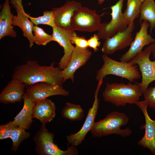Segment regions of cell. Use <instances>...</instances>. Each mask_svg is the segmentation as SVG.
I'll list each match as a JSON object with an SVG mask.
<instances>
[{"instance_id":"obj_11","label":"cell","mask_w":155,"mask_h":155,"mask_svg":"<svg viewBox=\"0 0 155 155\" xmlns=\"http://www.w3.org/2000/svg\"><path fill=\"white\" fill-rule=\"evenodd\" d=\"M140 24V30L136 32L135 38L131 42L128 50L120 58L121 61L128 62L141 52L144 47L154 42V38L148 33L149 25L148 21L144 20Z\"/></svg>"},{"instance_id":"obj_15","label":"cell","mask_w":155,"mask_h":155,"mask_svg":"<svg viewBox=\"0 0 155 155\" xmlns=\"http://www.w3.org/2000/svg\"><path fill=\"white\" fill-rule=\"evenodd\" d=\"M9 2L15 9L17 14L16 16H14L12 25L21 28L24 36L28 40L29 46L31 48L34 43V35L32 33L34 24L29 20V16L24 10L22 0H10Z\"/></svg>"},{"instance_id":"obj_26","label":"cell","mask_w":155,"mask_h":155,"mask_svg":"<svg viewBox=\"0 0 155 155\" xmlns=\"http://www.w3.org/2000/svg\"><path fill=\"white\" fill-rule=\"evenodd\" d=\"M30 21L37 26L39 24H44L49 26L52 28L56 26L54 13L53 10L45 11L43 15L38 17L34 18L29 16Z\"/></svg>"},{"instance_id":"obj_6","label":"cell","mask_w":155,"mask_h":155,"mask_svg":"<svg viewBox=\"0 0 155 155\" xmlns=\"http://www.w3.org/2000/svg\"><path fill=\"white\" fill-rule=\"evenodd\" d=\"M102 16L96 10L82 6L74 12L71 18V30L89 32L98 31L102 24Z\"/></svg>"},{"instance_id":"obj_22","label":"cell","mask_w":155,"mask_h":155,"mask_svg":"<svg viewBox=\"0 0 155 155\" xmlns=\"http://www.w3.org/2000/svg\"><path fill=\"white\" fill-rule=\"evenodd\" d=\"M139 20L140 24L144 20L148 21L151 33L155 29V1L145 0L142 3Z\"/></svg>"},{"instance_id":"obj_19","label":"cell","mask_w":155,"mask_h":155,"mask_svg":"<svg viewBox=\"0 0 155 155\" xmlns=\"http://www.w3.org/2000/svg\"><path fill=\"white\" fill-rule=\"evenodd\" d=\"M23 98V107L14 117L12 123L16 127H22L26 130L29 129L33 121V111L36 102L31 99L25 92Z\"/></svg>"},{"instance_id":"obj_31","label":"cell","mask_w":155,"mask_h":155,"mask_svg":"<svg viewBox=\"0 0 155 155\" xmlns=\"http://www.w3.org/2000/svg\"><path fill=\"white\" fill-rule=\"evenodd\" d=\"M99 38L97 34H94L93 36L88 40V47L93 49L95 52L98 50V47L101 44L99 41Z\"/></svg>"},{"instance_id":"obj_18","label":"cell","mask_w":155,"mask_h":155,"mask_svg":"<svg viewBox=\"0 0 155 155\" xmlns=\"http://www.w3.org/2000/svg\"><path fill=\"white\" fill-rule=\"evenodd\" d=\"M26 85L18 79L12 78L0 94V102L6 104L19 102L23 100Z\"/></svg>"},{"instance_id":"obj_16","label":"cell","mask_w":155,"mask_h":155,"mask_svg":"<svg viewBox=\"0 0 155 155\" xmlns=\"http://www.w3.org/2000/svg\"><path fill=\"white\" fill-rule=\"evenodd\" d=\"M91 55V52L88 48L82 49L75 46L67 65L61 70L64 82L69 79L73 82L76 71L86 63Z\"/></svg>"},{"instance_id":"obj_20","label":"cell","mask_w":155,"mask_h":155,"mask_svg":"<svg viewBox=\"0 0 155 155\" xmlns=\"http://www.w3.org/2000/svg\"><path fill=\"white\" fill-rule=\"evenodd\" d=\"M56 107L51 100L46 99L36 102L33 111V117L42 124L51 121L56 115Z\"/></svg>"},{"instance_id":"obj_8","label":"cell","mask_w":155,"mask_h":155,"mask_svg":"<svg viewBox=\"0 0 155 155\" xmlns=\"http://www.w3.org/2000/svg\"><path fill=\"white\" fill-rule=\"evenodd\" d=\"M151 51L148 46L139 53L128 62L133 64H137L141 73L142 80L137 83L143 93L148 88L149 84L155 81V59L151 61L150 56Z\"/></svg>"},{"instance_id":"obj_7","label":"cell","mask_w":155,"mask_h":155,"mask_svg":"<svg viewBox=\"0 0 155 155\" xmlns=\"http://www.w3.org/2000/svg\"><path fill=\"white\" fill-rule=\"evenodd\" d=\"M124 0H119L111 7V19L109 23H102L97 34L99 39L105 40L124 30L128 26L122 12Z\"/></svg>"},{"instance_id":"obj_32","label":"cell","mask_w":155,"mask_h":155,"mask_svg":"<svg viewBox=\"0 0 155 155\" xmlns=\"http://www.w3.org/2000/svg\"><path fill=\"white\" fill-rule=\"evenodd\" d=\"M148 46L151 49L153 58L155 59V42L149 45Z\"/></svg>"},{"instance_id":"obj_29","label":"cell","mask_w":155,"mask_h":155,"mask_svg":"<svg viewBox=\"0 0 155 155\" xmlns=\"http://www.w3.org/2000/svg\"><path fill=\"white\" fill-rule=\"evenodd\" d=\"M18 127L14 125L12 121L0 125V140H2L10 138L14 129Z\"/></svg>"},{"instance_id":"obj_10","label":"cell","mask_w":155,"mask_h":155,"mask_svg":"<svg viewBox=\"0 0 155 155\" xmlns=\"http://www.w3.org/2000/svg\"><path fill=\"white\" fill-rule=\"evenodd\" d=\"M135 26L134 22L129 24L123 31L119 32L105 40L102 51L106 55H111L116 51L122 50L130 46L133 41L132 33Z\"/></svg>"},{"instance_id":"obj_30","label":"cell","mask_w":155,"mask_h":155,"mask_svg":"<svg viewBox=\"0 0 155 155\" xmlns=\"http://www.w3.org/2000/svg\"><path fill=\"white\" fill-rule=\"evenodd\" d=\"M72 44H74L75 46L82 49L88 48V40L84 37L77 36L76 34L73 35L71 38Z\"/></svg>"},{"instance_id":"obj_35","label":"cell","mask_w":155,"mask_h":155,"mask_svg":"<svg viewBox=\"0 0 155 155\" xmlns=\"http://www.w3.org/2000/svg\"><path fill=\"white\" fill-rule=\"evenodd\" d=\"M154 155H155V152L154 153Z\"/></svg>"},{"instance_id":"obj_14","label":"cell","mask_w":155,"mask_h":155,"mask_svg":"<svg viewBox=\"0 0 155 155\" xmlns=\"http://www.w3.org/2000/svg\"><path fill=\"white\" fill-rule=\"evenodd\" d=\"M135 104L142 112L145 122L141 127V129H145L144 135L137 143L144 148H147L154 154L155 152V119H152L148 115V106L145 100L138 101Z\"/></svg>"},{"instance_id":"obj_34","label":"cell","mask_w":155,"mask_h":155,"mask_svg":"<svg viewBox=\"0 0 155 155\" xmlns=\"http://www.w3.org/2000/svg\"><path fill=\"white\" fill-rule=\"evenodd\" d=\"M141 2L142 3L143 2H144L145 0H140Z\"/></svg>"},{"instance_id":"obj_28","label":"cell","mask_w":155,"mask_h":155,"mask_svg":"<svg viewBox=\"0 0 155 155\" xmlns=\"http://www.w3.org/2000/svg\"><path fill=\"white\" fill-rule=\"evenodd\" d=\"M143 94L148 106L155 110V82L154 87L148 88Z\"/></svg>"},{"instance_id":"obj_1","label":"cell","mask_w":155,"mask_h":155,"mask_svg":"<svg viewBox=\"0 0 155 155\" xmlns=\"http://www.w3.org/2000/svg\"><path fill=\"white\" fill-rule=\"evenodd\" d=\"M54 65L52 63L50 66H41L36 61L29 60L15 68L12 78L18 79L28 87L40 82L62 86L64 82L61 70Z\"/></svg>"},{"instance_id":"obj_3","label":"cell","mask_w":155,"mask_h":155,"mask_svg":"<svg viewBox=\"0 0 155 155\" xmlns=\"http://www.w3.org/2000/svg\"><path fill=\"white\" fill-rule=\"evenodd\" d=\"M129 118L125 113L113 111L104 119L94 122L90 131L92 136L101 137L111 134L117 135L123 137L130 136L132 131L130 127L121 129V127L126 125Z\"/></svg>"},{"instance_id":"obj_2","label":"cell","mask_w":155,"mask_h":155,"mask_svg":"<svg viewBox=\"0 0 155 155\" xmlns=\"http://www.w3.org/2000/svg\"><path fill=\"white\" fill-rule=\"evenodd\" d=\"M142 94L137 83H116L106 84L102 96L105 101L120 107L124 106L127 104H135Z\"/></svg>"},{"instance_id":"obj_21","label":"cell","mask_w":155,"mask_h":155,"mask_svg":"<svg viewBox=\"0 0 155 155\" xmlns=\"http://www.w3.org/2000/svg\"><path fill=\"white\" fill-rule=\"evenodd\" d=\"M9 0H6L0 13V39L6 36L16 37L13 29V21L14 16L11 12Z\"/></svg>"},{"instance_id":"obj_27","label":"cell","mask_w":155,"mask_h":155,"mask_svg":"<svg viewBox=\"0 0 155 155\" xmlns=\"http://www.w3.org/2000/svg\"><path fill=\"white\" fill-rule=\"evenodd\" d=\"M33 31L34 34V42L38 45L44 46L53 41L52 35L47 34L37 26H34Z\"/></svg>"},{"instance_id":"obj_33","label":"cell","mask_w":155,"mask_h":155,"mask_svg":"<svg viewBox=\"0 0 155 155\" xmlns=\"http://www.w3.org/2000/svg\"><path fill=\"white\" fill-rule=\"evenodd\" d=\"M98 4L100 5L102 4L105 0H97Z\"/></svg>"},{"instance_id":"obj_23","label":"cell","mask_w":155,"mask_h":155,"mask_svg":"<svg viewBox=\"0 0 155 155\" xmlns=\"http://www.w3.org/2000/svg\"><path fill=\"white\" fill-rule=\"evenodd\" d=\"M62 117L71 121L82 120L84 115V112L81 106L78 104L67 102L61 112Z\"/></svg>"},{"instance_id":"obj_9","label":"cell","mask_w":155,"mask_h":155,"mask_svg":"<svg viewBox=\"0 0 155 155\" xmlns=\"http://www.w3.org/2000/svg\"><path fill=\"white\" fill-rule=\"evenodd\" d=\"M102 83L98 82L94 93V101L91 108L88 110L85 121L80 130L77 133L66 136L67 145L75 146L80 145L84 141L86 136L90 131L95 122L99 106L98 95Z\"/></svg>"},{"instance_id":"obj_5","label":"cell","mask_w":155,"mask_h":155,"mask_svg":"<svg viewBox=\"0 0 155 155\" xmlns=\"http://www.w3.org/2000/svg\"><path fill=\"white\" fill-rule=\"evenodd\" d=\"M55 135L49 132L42 124L39 130L33 137L35 144V151L39 155H77L78 154L77 148L74 146H68L65 150L60 149L54 143Z\"/></svg>"},{"instance_id":"obj_12","label":"cell","mask_w":155,"mask_h":155,"mask_svg":"<svg viewBox=\"0 0 155 155\" xmlns=\"http://www.w3.org/2000/svg\"><path fill=\"white\" fill-rule=\"evenodd\" d=\"M75 31L56 26L53 28L51 35L53 41L57 42L64 50V54L58 63V67L61 70L65 69L70 60L75 47L71 42L72 36L75 34Z\"/></svg>"},{"instance_id":"obj_25","label":"cell","mask_w":155,"mask_h":155,"mask_svg":"<svg viewBox=\"0 0 155 155\" xmlns=\"http://www.w3.org/2000/svg\"><path fill=\"white\" fill-rule=\"evenodd\" d=\"M26 130L19 127L14 129L10 137L12 142L11 150L16 152L22 142L30 137V133Z\"/></svg>"},{"instance_id":"obj_4","label":"cell","mask_w":155,"mask_h":155,"mask_svg":"<svg viewBox=\"0 0 155 155\" xmlns=\"http://www.w3.org/2000/svg\"><path fill=\"white\" fill-rule=\"evenodd\" d=\"M102 57L104 63L97 72L96 79L97 81L103 80L106 75H109L125 78L130 82L141 78V74L136 64L118 61L104 54L102 55Z\"/></svg>"},{"instance_id":"obj_24","label":"cell","mask_w":155,"mask_h":155,"mask_svg":"<svg viewBox=\"0 0 155 155\" xmlns=\"http://www.w3.org/2000/svg\"><path fill=\"white\" fill-rule=\"evenodd\" d=\"M142 3L140 0H127L126 8L123 15L128 25L139 17Z\"/></svg>"},{"instance_id":"obj_17","label":"cell","mask_w":155,"mask_h":155,"mask_svg":"<svg viewBox=\"0 0 155 155\" xmlns=\"http://www.w3.org/2000/svg\"><path fill=\"white\" fill-rule=\"evenodd\" d=\"M82 6L79 2L68 0L62 6L53 8L52 10L55 15L56 26L72 30L71 26V18L74 12Z\"/></svg>"},{"instance_id":"obj_13","label":"cell","mask_w":155,"mask_h":155,"mask_svg":"<svg viewBox=\"0 0 155 155\" xmlns=\"http://www.w3.org/2000/svg\"><path fill=\"white\" fill-rule=\"evenodd\" d=\"M25 93L33 101L36 102L55 95L67 96L69 92L62 86L54 85L46 82L36 83L27 88Z\"/></svg>"}]
</instances>
